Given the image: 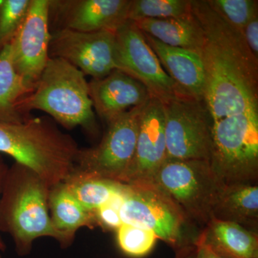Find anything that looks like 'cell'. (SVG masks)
I'll return each instance as SVG.
<instances>
[{
	"label": "cell",
	"instance_id": "obj_1",
	"mask_svg": "<svg viewBox=\"0 0 258 258\" xmlns=\"http://www.w3.org/2000/svg\"><path fill=\"white\" fill-rule=\"evenodd\" d=\"M191 11L203 30L200 55L205 69L203 101L212 139V154L258 146V59L240 32L206 0H192Z\"/></svg>",
	"mask_w": 258,
	"mask_h": 258
},
{
	"label": "cell",
	"instance_id": "obj_2",
	"mask_svg": "<svg viewBox=\"0 0 258 258\" xmlns=\"http://www.w3.org/2000/svg\"><path fill=\"white\" fill-rule=\"evenodd\" d=\"M80 151L74 137L48 116H30L20 123L0 121V154L36 173L47 188L69 177Z\"/></svg>",
	"mask_w": 258,
	"mask_h": 258
},
{
	"label": "cell",
	"instance_id": "obj_3",
	"mask_svg": "<svg viewBox=\"0 0 258 258\" xmlns=\"http://www.w3.org/2000/svg\"><path fill=\"white\" fill-rule=\"evenodd\" d=\"M49 191L27 166L17 162L9 166L0 195V232L12 237L20 257L31 253L34 242L40 237H51L63 249L72 245L51 220Z\"/></svg>",
	"mask_w": 258,
	"mask_h": 258
},
{
	"label": "cell",
	"instance_id": "obj_4",
	"mask_svg": "<svg viewBox=\"0 0 258 258\" xmlns=\"http://www.w3.org/2000/svg\"><path fill=\"white\" fill-rule=\"evenodd\" d=\"M25 116L38 110L45 112L64 128L80 126L96 134L98 125L86 76L68 61L50 57L31 93L19 103Z\"/></svg>",
	"mask_w": 258,
	"mask_h": 258
},
{
	"label": "cell",
	"instance_id": "obj_5",
	"mask_svg": "<svg viewBox=\"0 0 258 258\" xmlns=\"http://www.w3.org/2000/svg\"><path fill=\"white\" fill-rule=\"evenodd\" d=\"M144 184L166 195L193 223L203 229L213 219L214 208L225 186L209 161L176 159H166Z\"/></svg>",
	"mask_w": 258,
	"mask_h": 258
},
{
	"label": "cell",
	"instance_id": "obj_6",
	"mask_svg": "<svg viewBox=\"0 0 258 258\" xmlns=\"http://www.w3.org/2000/svg\"><path fill=\"white\" fill-rule=\"evenodd\" d=\"M119 214L123 223L152 231L178 252L196 247L203 232L170 199L149 184H127Z\"/></svg>",
	"mask_w": 258,
	"mask_h": 258
},
{
	"label": "cell",
	"instance_id": "obj_7",
	"mask_svg": "<svg viewBox=\"0 0 258 258\" xmlns=\"http://www.w3.org/2000/svg\"><path fill=\"white\" fill-rule=\"evenodd\" d=\"M144 105L108 122V129L98 146L80 149L74 170L123 183L133 160Z\"/></svg>",
	"mask_w": 258,
	"mask_h": 258
},
{
	"label": "cell",
	"instance_id": "obj_8",
	"mask_svg": "<svg viewBox=\"0 0 258 258\" xmlns=\"http://www.w3.org/2000/svg\"><path fill=\"white\" fill-rule=\"evenodd\" d=\"M162 103L165 115L166 159L210 162L211 125L203 101L181 95Z\"/></svg>",
	"mask_w": 258,
	"mask_h": 258
},
{
	"label": "cell",
	"instance_id": "obj_9",
	"mask_svg": "<svg viewBox=\"0 0 258 258\" xmlns=\"http://www.w3.org/2000/svg\"><path fill=\"white\" fill-rule=\"evenodd\" d=\"M115 35L116 70L142 83L152 97L161 102L186 95L166 74L143 32L133 21L127 20L120 25Z\"/></svg>",
	"mask_w": 258,
	"mask_h": 258
},
{
	"label": "cell",
	"instance_id": "obj_10",
	"mask_svg": "<svg viewBox=\"0 0 258 258\" xmlns=\"http://www.w3.org/2000/svg\"><path fill=\"white\" fill-rule=\"evenodd\" d=\"M115 31L85 32L61 29L51 32L50 57H59L85 76L101 79L116 70Z\"/></svg>",
	"mask_w": 258,
	"mask_h": 258
},
{
	"label": "cell",
	"instance_id": "obj_11",
	"mask_svg": "<svg viewBox=\"0 0 258 258\" xmlns=\"http://www.w3.org/2000/svg\"><path fill=\"white\" fill-rule=\"evenodd\" d=\"M50 0H32L25 20L10 44L18 74L35 88L50 56Z\"/></svg>",
	"mask_w": 258,
	"mask_h": 258
},
{
	"label": "cell",
	"instance_id": "obj_12",
	"mask_svg": "<svg viewBox=\"0 0 258 258\" xmlns=\"http://www.w3.org/2000/svg\"><path fill=\"white\" fill-rule=\"evenodd\" d=\"M132 0H50L49 20L57 30L115 31L128 20Z\"/></svg>",
	"mask_w": 258,
	"mask_h": 258
},
{
	"label": "cell",
	"instance_id": "obj_13",
	"mask_svg": "<svg viewBox=\"0 0 258 258\" xmlns=\"http://www.w3.org/2000/svg\"><path fill=\"white\" fill-rule=\"evenodd\" d=\"M166 159L164 106L160 100L152 97L142 109L135 153L123 184L147 182Z\"/></svg>",
	"mask_w": 258,
	"mask_h": 258
},
{
	"label": "cell",
	"instance_id": "obj_14",
	"mask_svg": "<svg viewBox=\"0 0 258 258\" xmlns=\"http://www.w3.org/2000/svg\"><path fill=\"white\" fill-rule=\"evenodd\" d=\"M88 88L93 109L107 123L128 109L143 106L152 98L145 86L119 70L91 79Z\"/></svg>",
	"mask_w": 258,
	"mask_h": 258
},
{
	"label": "cell",
	"instance_id": "obj_15",
	"mask_svg": "<svg viewBox=\"0 0 258 258\" xmlns=\"http://www.w3.org/2000/svg\"><path fill=\"white\" fill-rule=\"evenodd\" d=\"M143 34L161 66L165 68L166 74L181 92L203 101L205 69L201 56L193 51L169 46L147 33Z\"/></svg>",
	"mask_w": 258,
	"mask_h": 258
},
{
	"label": "cell",
	"instance_id": "obj_16",
	"mask_svg": "<svg viewBox=\"0 0 258 258\" xmlns=\"http://www.w3.org/2000/svg\"><path fill=\"white\" fill-rule=\"evenodd\" d=\"M198 242L222 258H258L257 233L234 222L212 219Z\"/></svg>",
	"mask_w": 258,
	"mask_h": 258
},
{
	"label": "cell",
	"instance_id": "obj_17",
	"mask_svg": "<svg viewBox=\"0 0 258 258\" xmlns=\"http://www.w3.org/2000/svg\"><path fill=\"white\" fill-rule=\"evenodd\" d=\"M134 23L141 31L165 45L193 51L200 55L203 32L192 11L181 18L144 19Z\"/></svg>",
	"mask_w": 258,
	"mask_h": 258
},
{
	"label": "cell",
	"instance_id": "obj_18",
	"mask_svg": "<svg viewBox=\"0 0 258 258\" xmlns=\"http://www.w3.org/2000/svg\"><path fill=\"white\" fill-rule=\"evenodd\" d=\"M213 219L234 222L257 233V185L241 183L225 186L214 208Z\"/></svg>",
	"mask_w": 258,
	"mask_h": 258
},
{
	"label": "cell",
	"instance_id": "obj_19",
	"mask_svg": "<svg viewBox=\"0 0 258 258\" xmlns=\"http://www.w3.org/2000/svg\"><path fill=\"white\" fill-rule=\"evenodd\" d=\"M48 205L54 227L71 244L79 229L87 227L93 230L98 227L96 212L82 206L68 191L63 182L51 188Z\"/></svg>",
	"mask_w": 258,
	"mask_h": 258
},
{
	"label": "cell",
	"instance_id": "obj_20",
	"mask_svg": "<svg viewBox=\"0 0 258 258\" xmlns=\"http://www.w3.org/2000/svg\"><path fill=\"white\" fill-rule=\"evenodd\" d=\"M33 89L15 70L8 45L0 52V121L20 123L28 119L18 106Z\"/></svg>",
	"mask_w": 258,
	"mask_h": 258
},
{
	"label": "cell",
	"instance_id": "obj_21",
	"mask_svg": "<svg viewBox=\"0 0 258 258\" xmlns=\"http://www.w3.org/2000/svg\"><path fill=\"white\" fill-rule=\"evenodd\" d=\"M66 189L82 206L96 212L103 205L123 193L126 184L73 171L63 181Z\"/></svg>",
	"mask_w": 258,
	"mask_h": 258
},
{
	"label": "cell",
	"instance_id": "obj_22",
	"mask_svg": "<svg viewBox=\"0 0 258 258\" xmlns=\"http://www.w3.org/2000/svg\"><path fill=\"white\" fill-rule=\"evenodd\" d=\"M191 13V0H132L128 20L181 18Z\"/></svg>",
	"mask_w": 258,
	"mask_h": 258
},
{
	"label": "cell",
	"instance_id": "obj_23",
	"mask_svg": "<svg viewBox=\"0 0 258 258\" xmlns=\"http://www.w3.org/2000/svg\"><path fill=\"white\" fill-rule=\"evenodd\" d=\"M31 3L32 0H0V52L11 43Z\"/></svg>",
	"mask_w": 258,
	"mask_h": 258
},
{
	"label": "cell",
	"instance_id": "obj_24",
	"mask_svg": "<svg viewBox=\"0 0 258 258\" xmlns=\"http://www.w3.org/2000/svg\"><path fill=\"white\" fill-rule=\"evenodd\" d=\"M214 11L242 33L244 27L258 14L257 0H206Z\"/></svg>",
	"mask_w": 258,
	"mask_h": 258
},
{
	"label": "cell",
	"instance_id": "obj_25",
	"mask_svg": "<svg viewBox=\"0 0 258 258\" xmlns=\"http://www.w3.org/2000/svg\"><path fill=\"white\" fill-rule=\"evenodd\" d=\"M157 237L152 231L122 224L117 230V241L122 252L132 257H142L152 251Z\"/></svg>",
	"mask_w": 258,
	"mask_h": 258
},
{
	"label": "cell",
	"instance_id": "obj_26",
	"mask_svg": "<svg viewBox=\"0 0 258 258\" xmlns=\"http://www.w3.org/2000/svg\"><path fill=\"white\" fill-rule=\"evenodd\" d=\"M120 208L114 204L108 203L96 211L98 227L104 230H118L123 222L120 219Z\"/></svg>",
	"mask_w": 258,
	"mask_h": 258
},
{
	"label": "cell",
	"instance_id": "obj_27",
	"mask_svg": "<svg viewBox=\"0 0 258 258\" xmlns=\"http://www.w3.org/2000/svg\"><path fill=\"white\" fill-rule=\"evenodd\" d=\"M241 34L249 50L258 59V14L249 20Z\"/></svg>",
	"mask_w": 258,
	"mask_h": 258
},
{
	"label": "cell",
	"instance_id": "obj_28",
	"mask_svg": "<svg viewBox=\"0 0 258 258\" xmlns=\"http://www.w3.org/2000/svg\"><path fill=\"white\" fill-rule=\"evenodd\" d=\"M9 166L5 162L3 154H0V195H1L2 190H3V184H4L5 177H6L7 173H8ZM7 249V245L4 240L2 238L0 235V252L3 253Z\"/></svg>",
	"mask_w": 258,
	"mask_h": 258
},
{
	"label": "cell",
	"instance_id": "obj_29",
	"mask_svg": "<svg viewBox=\"0 0 258 258\" xmlns=\"http://www.w3.org/2000/svg\"><path fill=\"white\" fill-rule=\"evenodd\" d=\"M196 258H222L203 243L198 242L196 245Z\"/></svg>",
	"mask_w": 258,
	"mask_h": 258
},
{
	"label": "cell",
	"instance_id": "obj_30",
	"mask_svg": "<svg viewBox=\"0 0 258 258\" xmlns=\"http://www.w3.org/2000/svg\"><path fill=\"white\" fill-rule=\"evenodd\" d=\"M176 258H196V247L179 252Z\"/></svg>",
	"mask_w": 258,
	"mask_h": 258
},
{
	"label": "cell",
	"instance_id": "obj_31",
	"mask_svg": "<svg viewBox=\"0 0 258 258\" xmlns=\"http://www.w3.org/2000/svg\"><path fill=\"white\" fill-rule=\"evenodd\" d=\"M0 258H3V255H2L1 252H0Z\"/></svg>",
	"mask_w": 258,
	"mask_h": 258
}]
</instances>
